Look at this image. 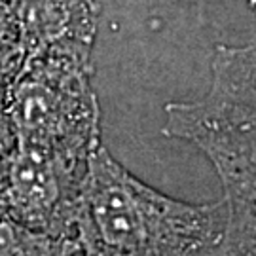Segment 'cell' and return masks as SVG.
Segmentation results:
<instances>
[{
  "label": "cell",
  "mask_w": 256,
  "mask_h": 256,
  "mask_svg": "<svg viewBox=\"0 0 256 256\" xmlns=\"http://www.w3.org/2000/svg\"><path fill=\"white\" fill-rule=\"evenodd\" d=\"M226 207L165 196L129 173L104 146L88 158L68 239L78 256H212Z\"/></svg>",
  "instance_id": "obj_1"
},
{
  "label": "cell",
  "mask_w": 256,
  "mask_h": 256,
  "mask_svg": "<svg viewBox=\"0 0 256 256\" xmlns=\"http://www.w3.org/2000/svg\"><path fill=\"white\" fill-rule=\"evenodd\" d=\"M212 82L200 101L169 102L164 133L188 140L214 165L226 222L212 256H256V50L214 48Z\"/></svg>",
  "instance_id": "obj_2"
},
{
  "label": "cell",
  "mask_w": 256,
  "mask_h": 256,
  "mask_svg": "<svg viewBox=\"0 0 256 256\" xmlns=\"http://www.w3.org/2000/svg\"><path fill=\"white\" fill-rule=\"evenodd\" d=\"M23 57L74 50L93 54L97 0H6Z\"/></svg>",
  "instance_id": "obj_5"
},
{
  "label": "cell",
  "mask_w": 256,
  "mask_h": 256,
  "mask_svg": "<svg viewBox=\"0 0 256 256\" xmlns=\"http://www.w3.org/2000/svg\"><path fill=\"white\" fill-rule=\"evenodd\" d=\"M6 32H16V28H14V23L10 18L6 0H0V34H6Z\"/></svg>",
  "instance_id": "obj_8"
},
{
  "label": "cell",
  "mask_w": 256,
  "mask_h": 256,
  "mask_svg": "<svg viewBox=\"0 0 256 256\" xmlns=\"http://www.w3.org/2000/svg\"><path fill=\"white\" fill-rule=\"evenodd\" d=\"M21 61L23 52L19 48L18 34H0V156L10 154L16 146L8 116V93L12 80L21 66Z\"/></svg>",
  "instance_id": "obj_7"
},
{
  "label": "cell",
  "mask_w": 256,
  "mask_h": 256,
  "mask_svg": "<svg viewBox=\"0 0 256 256\" xmlns=\"http://www.w3.org/2000/svg\"><path fill=\"white\" fill-rule=\"evenodd\" d=\"M92 54L54 50L23 57L8 93L16 144L90 158L101 144Z\"/></svg>",
  "instance_id": "obj_3"
},
{
  "label": "cell",
  "mask_w": 256,
  "mask_h": 256,
  "mask_svg": "<svg viewBox=\"0 0 256 256\" xmlns=\"http://www.w3.org/2000/svg\"><path fill=\"white\" fill-rule=\"evenodd\" d=\"M0 180H2V156H0ZM0 214H2V205H0Z\"/></svg>",
  "instance_id": "obj_9"
},
{
  "label": "cell",
  "mask_w": 256,
  "mask_h": 256,
  "mask_svg": "<svg viewBox=\"0 0 256 256\" xmlns=\"http://www.w3.org/2000/svg\"><path fill=\"white\" fill-rule=\"evenodd\" d=\"M76 256H78V254H76Z\"/></svg>",
  "instance_id": "obj_10"
},
{
  "label": "cell",
  "mask_w": 256,
  "mask_h": 256,
  "mask_svg": "<svg viewBox=\"0 0 256 256\" xmlns=\"http://www.w3.org/2000/svg\"><path fill=\"white\" fill-rule=\"evenodd\" d=\"M86 165L88 158L16 144L2 156V214L32 232L70 241V216Z\"/></svg>",
  "instance_id": "obj_4"
},
{
  "label": "cell",
  "mask_w": 256,
  "mask_h": 256,
  "mask_svg": "<svg viewBox=\"0 0 256 256\" xmlns=\"http://www.w3.org/2000/svg\"><path fill=\"white\" fill-rule=\"evenodd\" d=\"M74 243L44 236L0 214V256H76Z\"/></svg>",
  "instance_id": "obj_6"
}]
</instances>
